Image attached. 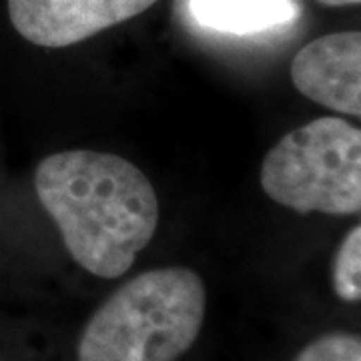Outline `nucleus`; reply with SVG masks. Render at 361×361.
I'll list each match as a JSON object with an SVG mask.
<instances>
[{
  "label": "nucleus",
  "instance_id": "1",
  "mask_svg": "<svg viewBox=\"0 0 361 361\" xmlns=\"http://www.w3.org/2000/svg\"><path fill=\"white\" fill-rule=\"evenodd\" d=\"M35 189L66 251L94 277L133 267L159 227L155 187L141 169L113 153L75 149L40 161Z\"/></svg>",
  "mask_w": 361,
  "mask_h": 361
},
{
  "label": "nucleus",
  "instance_id": "2",
  "mask_svg": "<svg viewBox=\"0 0 361 361\" xmlns=\"http://www.w3.org/2000/svg\"><path fill=\"white\" fill-rule=\"evenodd\" d=\"M207 289L187 267L141 273L92 313L78 361H177L205 323Z\"/></svg>",
  "mask_w": 361,
  "mask_h": 361
},
{
  "label": "nucleus",
  "instance_id": "3",
  "mask_svg": "<svg viewBox=\"0 0 361 361\" xmlns=\"http://www.w3.org/2000/svg\"><path fill=\"white\" fill-rule=\"evenodd\" d=\"M271 201L297 213L351 217L361 211V130L337 116L287 133L263 159Z\"/></svg>",
  "mask_w": 361,
  "mask_h": 361
},
{
  "label": "nucleus",
  "instance_id": "4",
  "mask_svg": "<svg viewBox=\"0 0 361 361\" xmlns=\"http://www.w3.org/2000/svg\"><path fill=\"white\" fill-rule=\"evenodd\" d=\"M159 0H8L16 32L44 49H65L127 23Z\"/></svg>",
  "mask_w": 361,
  "mask_h": 361
},
{
  "label": "nucleus",
  "instance_id": "5",
  "mask_svg": "<svg viewBox=\"0 0 361 361\" xmlns=\"http://www.w3.org/2000/svg\"><path fill=\"white\" fill-rule=\"evenodd\" d=\"M291 80L310 101L343 115H361V35L334 32L311 40L291 63Z\"/></svg>",
  "mask_w": 361,
  "mask_h": 361
},
{
  "label": "nucleus",
  "instance_id": "6",
  "mask_svg": "<svg viewBox=\"0 0 361 361\" xmlns=\"http://www.w3.org/2000/svg\"><path fill=\"white\" fill-rule=\"evenodd\" d=\"M199 26L227 35H257L293 23V0H189Z\"/></svg>",
  "mask_w": 361,
  "mask_h": 361
},
{
  "label": "nucleus",
  "instance_id": "7",
  "mask_svg": "<svg viewBox=\"0 0 361 361\" xmlns=\"http://www.w3.org/2000/svg\"><path fill=\"white\" fill-rule=\"evenodd\" d=\"M334 291L343 301L361 299V227L355 225L345 235L334 259Z\"/></svg>",
  "mask_w": 361,
  "mask_h": 361
},
{
  "label": "nucleus",
  "instance_id": "8",
  "mask_svg": "<svg viewBox=\"0 0 361 361\" xmlns=\"http://www.w3.org/2000/svg\"><path fill=\"white\" fill-rule=\"evenodd\" d=\"M293 361H361V339L357 334H325L299 351Z\"/></svg>",
  "mask_w": 361,
  "mask_h": 361
},
{
  "label": "nucleus",
  "instance_id": "9",
  "mask_svg": "<svg viewBox=\"0 0 361 361\" xmlns=\"http://www.w3.org/2000/svg\"><path fill=\"white\" fill-rule=\"evenodd\" d=\"M323 6H351V4H360L361 0H317Z\"/></svg>",
  "mask_w": 361,
  "mask_h": 361
}]
</instances>
